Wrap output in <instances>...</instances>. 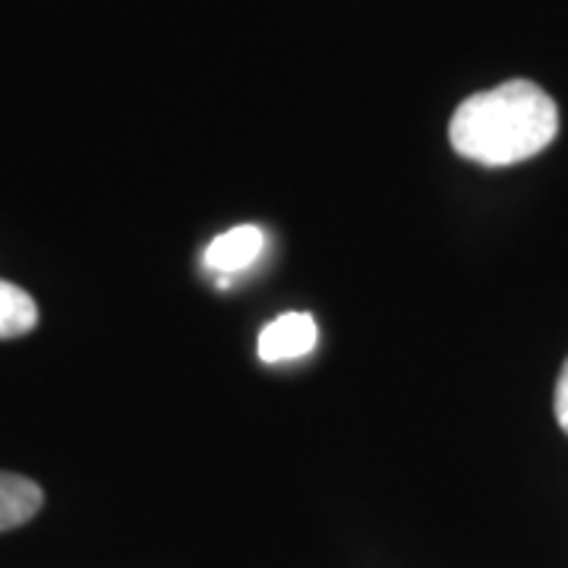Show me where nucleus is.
Listing matches in <instances>:
<instances>
[{"instance_id": "nucleus-1", "label": "nucleus", "mask_w": 568, "mask_h": 568, "mask_svg": "<svg viewBox=\"0 0 568 568\" xmlns=\"http://www.w3.org/2000/svg\"><path fill=\"white\" fill-rule=\"evenodd\" d=\"M559 133V108L530 80H508L458 104L448 142L467 162L508 168L540 155Z\"/></svg>"}, {"instance_id": "nucleus-2", "label": "nucleus", "mask_w": 568, "mask_h": 568, "mask_svg": "<svg viewBox=\"0 0 568 568\" xmlns=\"http://www.w3.org/2000/svg\"><path fill=\"white\" fill-rule=\"evenodd\" d=\"M316 347V320L310 313H284L260 335V357L265 364H282L304 357Z\"/></svg>"}, {"instance_id": "nucleus-3", "label": "nucleus", "mask_w": 568, "mask_h": 568, "mask_svg": "<svg viewBox=\"0 0 568 568\" xmlns=\"http://www.w3.org/2000/svg\"><path fill=\"white\" fill-rule=\"evenodd\" d=\"M265 237L256 224H241L219 234L212 244L205 246V265L219 275H237L260 260Z\"/></svg>"}, {"instance_id": "nucleus-4", "label": "nucleus", "mask_w": 568, "mask_h": 568, "mask_svg": "<svg viewBox=\"0 0 568 568\" xmlns=\"http://www.w3.org/2000/svg\"><path fill=\"white\" fill-rule=\"evenodd\" d=\"M41 503H44V493L36 480L0 470V534L32 521L39 515Z\"/></svg>"}, {"instance_id": "nucleus-5", "label": "nucleus", "mask_w": 568, "mask_h": 568, "mask_svg": "<svg viewBox=\"0 0 568 568\" xmlns=\"http://www.w3.org/2000/svg\"><path fill=\"white\" fill-rule=\"evenodd\" d=\"M39 325V306L32 294H26L13 282L0 278V342L3 338H22Z\"/></svg>"}, {"instance_id": "nucleus-6", "label": "nucleus", "mask_w": 568, "mask_h": 568, "mask_svg": "<svg viewBox=\"0 0 568 568\" xmlns=\"http://www.w3.org/2000/svg\"><path fill=\"white\" fill-rule=\"evenodd\" d=\"M556 420L568 433V361L559 373V383H556Z\"/></svg>"}]
</instances>
